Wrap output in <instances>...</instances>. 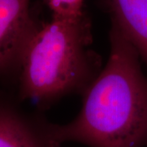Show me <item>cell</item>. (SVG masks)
<instances>
[{
    "instance_id": "6da1fadb",
    "label": "cell",
    "mask_w": 147,
    "mask_h": 147,
    "mask_svg": "<svg viewBox=\"0 0 147 147\" xmlns=\"http://www.w3.org/2000/svg\"><path fill=\"white\" fill-rule=\"evenodd\" d=\"M136 48L115 26L110 31L107 62L84 92L81 110L65 124L47 122V130L61 145L89 147L147 146V74Z\"/></svg>"
},
{
    "instance_id": "7a4b0ae2",
    "label": "cell",
    "mask_w": 147,
    "mask_h": 147,
    "mask_svg": "<svg viewBox=\"0 0 147 147\" xmlns=\"http://www.w3.org/2000/svg\"><path fill=\"white\" fill-rule=\"evenodd\" d=\"M92 42L86 12L40 21L22 54L16 77L18 99L46 106L68 95L83 96L101 70Z\"/></svg>"
},
{
    "instance_id": "3957f363",
    "label": "cell",
    "mask_w": 147,
    "mask_h": 147,
    "mask_svg": "<svg viewBox=\"0 0 147 147\" xmlns=\"http://www.w3.org/2000/svg\"><path fill=\"white\" fill-rule=\"evenodd\" d=\"M39 22L30 0H0V79L17 77L23 52Z\"/></svg>"
},
{
    "instance_id": "277c9868",
    "label": "cell",
    "mask_w": 147,
    "mask_h": 147,
    "mask_svg": "<svg viewBox=\"0 0 147 147\" xmlns=\"http://www.w3.org/2000/svg\"><path fill=\"white\" fill-rule=\"evenodd\" d=\"M47 122L0 97V147H61L49 136Z\"/></svg>"
},
{
    "instance_id": "5b68a950",
    "label": "cell",
    "mask_w": 147,
    "mask_h": 147,
    "mask_svg": "<svg viewBox=\"0 0 147 147\" xmlns=\"http://www.w3.org/2000/svg\"><path fill=\"white\" fill-rule=\"evenodd\" d=\"M117 27L147 65V0H105Z\"/></svg>"
},
{
    "instance_id": "8992f818",
    "label": "cell",
    "mask_w": 147,
    "mask_h": 147,
    "mask_svg": "<svg viewBox=\"0 0 147 147\" xmlns=\"http://www.w3.org/2000/svg\"><path fill=\"white\" fill-rule=\"evenodd\" d=\"M84 0H46L53 16L74 18L84 14Z\"/></svg>"
}]
</instances>
